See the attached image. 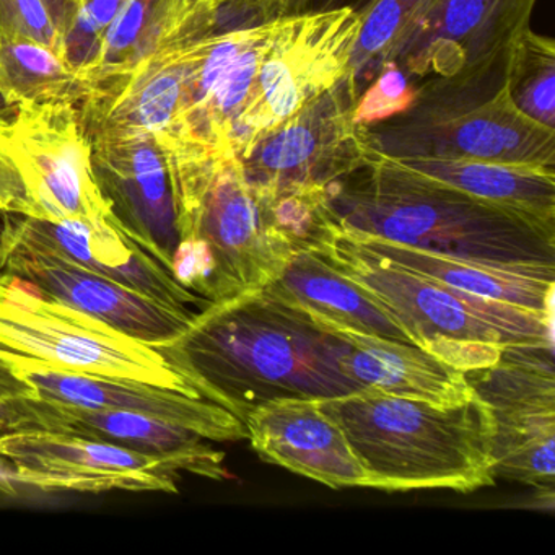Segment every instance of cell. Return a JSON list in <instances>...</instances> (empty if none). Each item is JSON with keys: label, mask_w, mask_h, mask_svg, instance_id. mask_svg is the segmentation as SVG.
<instances>
[{"label": "cell", "mask_w": 555, "mask_h": 555, "mask_svg": "<svg viewBox=\"0 0 555 555\" xmlns=\"http://www.w3.org/2000/svg\"><path fill=\"white\" fill-rule=\"evenodd\" d=\"M360 25L362 17L347 8L274 18L251 96L233 134L236 157L349 73Z\"/></svg>", "instance_id": "10"}, {"label": "cell", "mask_w": 555, "mask_h": 555, "mask_svg": "<svg viewBox=\"0 0 555 555\" xmlns=\"http://www.w3.org/2000/svg\"><path fill=\"white\" fill-rule=\"evenodd\" d=\"M389 160L417 177L453 188L476 199L555 223V168L438 158Z\"/></svg>", "instance_id": "24"}, {"label": "cell", "mask_w": 555, "mask_h": 555, "mask_svg": "<svg viewBox=\"0 0 555 555\" xmlns=\"http://www.w3.org/2000/svg\"><path fill=\"white\" fill-rule=\"evenodd\" d=\"M349 347L340 369L359 389L456 405L474 395L466 375L415 344L343 333Z\"/></svg>", "instance_id": "22"}, {"label": "cell", "mask_w": 555, "mask_h": 555, "mask_svg": "<svg viewBox=\"0 0 555 555\" xmlns=\"http://www.w3.org/2000/svg\"><path fill=\"white\" fill-rule=\"evenodd\" d=\"M90 142L100 190L122 232L170 271L180 235L170 175L157 138Z\"/></svg>", "instance_id": "16"}, {"label": "cell", "mask_w": 555, "mask_h": 555, "mask_svg": "<svg viewBox=\"0 0 555 555\" xmlns=\"http://www.w3.org/2000/svg\"><path fill=\"white\" fill-rule=\"evenodd\" d=\"M0 41H35L67 60L66 40L43 0H0Z\"/></svg>", "instance_id": "31"}, {"label": "cell", "mask_w": 555, "mask_h": 555, "mask_svg": "<svg viewBox=\"0 0 555 555\" xmlns=\"http://www.w3.org/2000/svg\"><path fill=\"white\" fill-rule=\"evenodd\" d=\"M66 430L63 405L44 401L0 359V431Z\"/></svg>", "instance_id": "29"}, {"label": "cell", "mask_w": 555, "mask_h": 555, "mask_svg": "<svg viewBox=\"0 0 555 555\" xmlns=\"http://www.w3.org/2000/svg\"><path fill=\"white\" fill-rule=\"evenodd\" d=\"M264 291L340 333L412 344L391 314L313 248H298Z\"/></svg>", "instance_id": "20"}, {"label": "cell", "mask_w": 555, "mask_h": 555, "mask_svg": "<svg viewBox=\"0 0 555 555\" xmlns=\"http://www.w3.org/2000/svg\"><path fill=\"white\" fill-rule=\"evenodd\" d=\"M63 405L64 434L79 435L118 444L170 464L178 474L190 473L207 479H225V454L203 435L181 425L134 412L87 411Z\"/></svg>", "instance_id": "23"}, {"label": "cell", "mask_w": 555, "mask_h": 555, "mask_svg": "<svg viewBox=\"0 0 555 555\" xmlns=\"http://www.w3.org/2000/svg\"><path fill=\"white\" fill-rule=\"evenodd\" d=\"M321 399H278L245 418L248 440L261 460L333 489L366 487V474L343 428Z\"/></svg>", "instance_id": "18"}, {"label": "cell", "mask_w": 555, "mask_h": 555, "mask_svg": "<svg viewBox=\"0 0 555 555\" xmlns=\"http://www.w3.org/2000/svg\"><path fill=\"white\" fill-rule=\"evenodd\" d=\"M359 95L356 79L347 73L240 155L246 181L262 203L327 191L372 160L369 131L352 118Z\"/></svg>", "instance_id": "9"}, {"label": "cell", "mask_w": 555, "mask_h": 555, "mask_svg": "<svg viewBox=\"0 0 555 555\" xmlns=\"http://www.w3.org/2000/svg\"><path fill=\"white\" fill-rule=\"evenodd\" d=\"M93 82L66 57L35 41H0V96L5 105L79 103Z\"/></svg>", "instance_id": "25"}, {"label": "cell", "mask_w": 555, "mask_h": 555, "mask_svg": "<svg viewBox=\"0 0 555 555\" xmlns=\"http://www.w3.org/2000/svg\"><path fill=\"white\" fill-rule=\"evenodd\" d=\"M506 64L464 82H425L404 115L370 126L375 154L389 158L479 160L555 168V129L522 115Z\"/></svg>", "instance_id": "6"}, {"label": "cell", "mask_w": 555, "mask_h": 555, "mask_svg": "<svg viewBox=\"0 0 555 555\" xmlns=\"http://www.w3.org/2000/svg\"><path fill=\"white\" fill-rule=\"evenodd\" d=\"M158 144L180 235L170 268L178 284L222 304L278 279L298 248L249 188L240 158L181 142Z\"/></svg>", "instance_id": "3"}, {"label": "cell", "mask_w": 555, "mask_h": 555, "mask_svg": "<svg viewBox=\"0 0 555 555\" xmlns=\"http://www.w3.org/2000/svg\"><path fill=\"white\" fill-rule=\"evenodd\" d=\"M8 118V116L4 115V112H2V109H0V121H2V119H5Z\"/></svg>", "instance_id": "38"}, {"label": "cell", "mask_w": 555, "mask_h": 555, "mask_svg": "<svg viewBox=\"0 0 555 555\" xmlns=\"http://www.w3.org/2000/svg\"><path fill=\"white\" fill-rule=\"evenodd\" d=\"M505 76L516 108L555 129V41L528 28L509 48Z\"/></svg>", "instance_id": "26"}, {"label": "cell", "mask_w": 555, "mask_h": 555, "mask_svg": "<svg viewBox=\"0 0 555 555\" xmlns=\"http://www.w3.org/2000/svg\"><path fill=\"white\" fill-rule=\"evenodd\" d=\"M437 0H375L362 15L349 73L360 92L372 82L396 41L430 11Z\"/></svg>", "instance_id": "28"}, {"label": "cell", "mask_w": 555, "mask_h": 555, "mask_svg": "<svg viewBox=\"0 0 555 555\" xmlns=\"http://www.w3.org/2000/svg\"><path fill=\"white\" fill-rule=\"evenodd\" d=\"M417 96V86L405 77L398 64L385 61L372 82L360 92L353 108V122L370 128L404 115Z\"/></svg>", "instance_id": "30"}, {"label": "cell", "mask_w": 555, "mask_h": 555, "mask_svg": "<svg viewBox=\"0 0 555 555\" xmlns=\"http://www.w3.org/2000/svg\"><path fill=\"white\" fill-rule=\"evenodd\" d=\"M313 249L365 288L412 344L461 372L495 365L508 346H554V314L454 291L362 248L337 227Z\"/></svg>", "instance_id": "5"}, {"label": "cell", "mask_w": 555, "mask_h": 555, "mask_svg": "<svg viewBox=\"0 0 555 555\" xmlns=\"http://www.w3.org/2000/svg\"><path fill=\"white\" fill-rule=\"evenodd\" d=\"M495 421V477L552 490L555 463L554 346H508L499 362L464 372Z\"/></svg>", "instance_id": "11"}, {"label": "cell", "mask_w": 555, "mask_h": 555, "mask_svg": "<svg viewBox=\"0 0 555 555\" xmlns=\"http://www.w3.org/2000/svg\"><path fill=\"white\" fill-rule=\"evenodd\" d=\"M168 0H125L100 44L93 83L139 63L160 47Z\"/></svg>", "instance_id": "27"}, {"label": "cell", "mask_w": 555, "mask_h": 555, "mask_svg": "<svg viewBox=\"0 0 555 555\" xmlns=\"http://www.w3.org/2000/svg\"><path fill=\"white\" fill-rule=\"evenodd\" d=\"M347 347L340 331L261 288L210 304L155 349L197 395L245 424L266 402L359 391L340 369Z\"/></svg>", "instance_id": "1"}, {"label": "cell", "mask_w": 555, "mask_h": 555, "mask_svg": "<svg viewBox=\"0 0 555 555\" xmlns=\"http://www.w3.org/2000/svg\"><path fill=\"white\" fill-rule=\"evenodd\" d=\"M43 2L50 11L57 30L66 40V34L69 31L70 25L74 24V18H76L80 5L83 4V0H43Z\"/></svg>", "instance_id": "33"}, {"label": "cell", "mask_w": 555, "mask_h": 555, "mask_svg": "<svg viewBox=\"0 0 555 555\" xmlns=\"http://www.w3.org/2000/svg\"><path fill=\"white\" fill-rule=\"evenodd\" d=\"M375 0H308L305 11H331V9H352L362 17Z\"/></svg>", "instance_id": "36"}, {"label": "cell", "mask_w": 555, "mask_h": 555, "mask_svg": "<svg viewBox=\"0 0 555 555\" xmlns=\"http://www.w3.org/2000/svg\"><path fill=\"white\" fill-rule=\"evenodd\" d=\"M217 17V0H168L160 44L204 34L216 25Z\"/></svg>", "instance_id": "32"}, {"label": "cell", "mask_w": 555, "mask_h": 555, "mask_svg": "<svg viewBox=\"0 0 555 555\" xmlns=\"http://www.w3.org/2000/svg\"><path fill=\"white\" fill-rule=\"evenodd\" d=\"M0 346L57 369L199 396L155 347L47 297L8 272H0Z\"/></svg>", "instance_id": "8"}, {"label": "cell", "mask_w": 555, "mask_h": 555, "mask_svg": "<svg viewBox=\"0 0 555 555\" xmlns=\"http://www.w3.org/2000/svg\"><path fill=\"white\" fill-rule=\"evenodd\" d=\"M0 272L17 275L47 297L152 347L177 339L199 313L162 304L118 282L64 262L9 258L0 261Z\"/></svg>", "instance_id": "19"}, {"label": "cell", "mask_w": 555, "mask_h": 555, "mask_svg": "<svg viewBox=\"0 0 555 555\" xmlns=\"http://www.w3.org/2000/svg\"><path fill=\"white\" fill-rule=\"evenodd\" d=\"M266 18L304 12L308 0H251Z\"/></svg>", "instance_id": "35"}, {"label": "cell", "mask_w": 555, "mask_h": 555, "mask_svg": "<svg viewBox=\"0 0 555 555\" xmlns=\"http://www.w3.org/2000/svg\"><path fill=\"white\" fill-rule=\"evenodd\" d=\"M22 490L24 486H22L21 469L11 457L0 453V493L18 496Z\"/></svg>", "instance_id": "34"}, {"label": "cell", "mask_w": 555, "mask_h": 555, "mask_svg": "<svg viewBox=\"0 0 555 555\" xmlns=\"http://www.w3.org/2000/svg\"><path fill=\"white\" fill-rule=\"evenodd\" d=\"M9 258L64 262L170 307L204 310L210 305L178 284L171 272L129 238L118 223L50 222L5 216L0 227V261Z\"/></svg>", "instance_id": "13"}, {"label": "cell", "mask_w": 555, "mask_h": 555, "mask_svg": "<svg viewBox=\"0 0 555 555\" xmlns=\"http://www.w3.org/2000/svg\"><path fill=\"white\" fill-rule=\"evenodd\" d=\"M0 359L44 401L87 411L149 415L191 428L210 441L248 438L246 425L238 417L222 405L199 396L184 395L175 389L132 379L105 378L57 369L2 346Z\"/></svg>", "instance_id": "15"}, {"label": "cell", "mask_w": 555, "mask_h": 555, "mask_svg": "<svg viewBox=\"0 0 555 555\" xmlns=\"http://www.w3.org/2000/svg\"><path fill=\"white\" fill-rule=\"evenodd\" d=\"M0 212L118 223L100 190L76 103L18 105L0 121Z\"/></svg>", "instance_id": "7"}, {"label": "cell", "mask_w": 555, "mask_h": 555, "mask_svg": "<svg viewBox=\"0 0 555 555\" xmlns=\"http://www.w3.org/2000/svg\"><path fill=\"white\" fill-rule=\"evenodd\" d=\"M539 0H437L396 41L395 61L411 82H464L505 66Z\"/></svg>", "instance_id": "12"}, {"label": "cell", "mask_w": 555, "mask_h": 555, "mask_svg": "<svg viewBox=\"0 0 555 555\" xmlns=\"http://www.w3.org/2000/svg\"><path fill=\"white\" fill-rule=\"evenodd\" d=\"M188 40L160 44L131 67L93 83L79 109L90 141L164 134L183 95Z\"/></svg>", "instance_id": "17"}, {"label": "cell", "mask_w": 555, "mask_h": 555, "mask_svg": "<svg viewBox=\"0 0 555 555\" xmlns=\"http://www.w3.org/2000/svg\"><path fill=\"white\" fill-rule=\"evenodd\" d=\"M0 453L21 469L24 489L38 492L178 493L180 474L158 457L64 431H2Z\"/></svg>", "instance_id": "14"}, {"label": "cell", "mask_w": 555, "mask_h": 555, "mask_svg": "<svg viewBox=\"0 0 555 555\" xmlns=\"http://www.w3.org/2000/svg\"><path fill=\"white\" fill-rule=\"evenodd\" d=\"M366 474V487L474 492L493 486L495 421L474 392L456 405L359 389L321 399Z\"/></svg>", "instance_id": "4"}, {"label": "cell", "mask_w": 555, "mask_h": 555, "mask_svg": "<svg viewBox=\"0 0 555 555\" xmlns=\"http://www.w3.org/2000/svg\"><path fill=\"white\" fill-rule=\"evenodd\" d=\"M217 2H219L220 11V9L230 8V5L245 4V2H249V0H217Z\"/></svg>", "instance_id": "37"}, {"label": "cell", "mask_w": 555, "mask_h": 555, "mask_svg": "<svg viewBox=\"0 0 555 555\" xmlns=\"http://www.w3.org/2000/svg\"><path fill=\"white\" fill-rule=\"evenodd\" d=\"M340 230L362 248L454 291L538 313L554 314L555 269L470 261Z\"/></svg>", "instance_id": "21"}, {"label": "cell", "mask_w": 555, "mask_h": 555, "mask_svg": "<svg viewBox=\"0 0 555 555\" xmlns=\"http://www.w3.org/2000/svg\"><path fill=\"white\" fill-rule=\"evenodd\" d=\"M334 227L421 251L555 269V223L434 183L383 155L327 190Z\"/></svg>", "instance_id": "2"}]
</instances>
